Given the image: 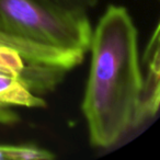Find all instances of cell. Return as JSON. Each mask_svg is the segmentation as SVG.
<instances>
[{"instance_id": "6da1fadb", "label": "cell", "mask_w": 160, "mask_h": 160, "mask_svg": "<svg viewBox=\"0 0 160 160\" xmlns=\"http://www.w3.org/2000/svg\"><path fill=\"white\" fill-rule=\"evenodd\" d=\"M81 110L92 146L110 148L132 131L140 91L138 31L125 7L111 5L92 30Z\"/></svg>"}, {"instance_id": "7a4b0ae2", "label": "cell", "mask_w": 160, "mask_h": 160, "mask_svg": "<svg viewBox=\"0 0 160 160\" xmlns=\"http://www.w3.org/2000/svg\"><path fill=\"white\" fill-rule=\"evenodd\" d=\"M0 31L87 54L92 28L87 12L62 9L43 0H0Z\"/></svg>"}, {"instance_id": "3957f363", "label": "cell", "mask_w": 160, "mask_h": 160, "mask_svg": "<svg viewBox=\"0 0 160 160\" xmlns=\"http://www.w3.org/2000/svg\"><path fill=\"white\" fill-rule=\"evenodd\" d=\"M85 56L0 31V71L21 79L35 93L54 89Z\"/></svg>"}, {"instance_id": "277c9868", "label": "cell", "mask_w": 160, "mask_h": 160, "mask_svg": "<svg viewBox=\"0 0 160 160\" xmlns=\"http://www.w3.org/2000/svg\"><path fill=\"white\" fill-rule=\"evenodd\" d=\"M159 23L145 47L140 62V91L133 120L132 131L155 118L160 102V36Z\"/></svg>"}, {"instance_id": "5b68a950", "label": "cell", "mask_w": 160, "mask_h": 160, "mask_svg": "<svg viewBox=\"0 0 160 160\" xmlns=\"http://www.w3.org/2000/svg\"><path fill=\"white\" fill-rule=\"evenodd\" d=\"M0 105L44 109L47 103L21 79L0 71Z\"/></svg>"}, {"instance_id": "8992f818", "label": "cell", "mask_w": 160, "mask_h": 160, "mask_svg": "<svg viewBox=\"0 0 160 160\" xmlns=\"http://www.w3.org/2000/svg\"><path fill=\"white\" fill-rule=\"evenodd\" d=\"M55 157L52 151L33 144H0V160H51Z\"/></svg>"}, {"instance_id": "52a82bcc", "label": "cell", "mask_w": 160, "mask_h": 160, "mask_svg": "<svg viewBox=\"0 0 160 160\" xmlns=\"http://www.w3.org/2000/svg\"><path fill=\"white\" fill-rule=\"evenodd\" d=\"M66 10L78 12H88L98 3L99 0H43Z\"/></svg>"}]
</instances>
